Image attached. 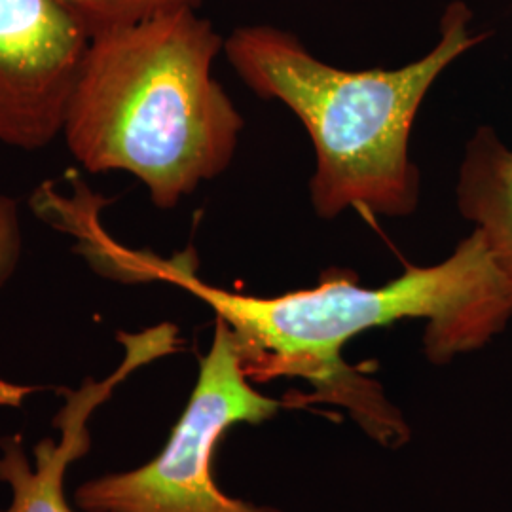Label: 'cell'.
<instances>
[{
  "mask_svg": "<svg viewBox=\"0 0 512 512\" xmlns=\"http://www.w3.org/2000/svg\"><path fill=\"white\" fill-rule=\"evenodd\" d=\"M175 327L162 325L137 336L120 334L126 344V359L105 382L88 380L78 391H67V403L55 416L54 425L61 440L42 439L35 446V465L29 463L18 437L0 442V482L12 488L8 509L0 512H74L63 492L69 463L90 450L88 420L95 408L105 403L129 372L175 348Z\"/></svg>",
  "mask_w": 512,
  "mask_h": 512,
  "instance_id": "obj_6",
  "label": "cell"
},
{
  "mask_svg": "<svg viewBox=\"0 0 512 512\" xmlns=\"http://www.w3.org/2000/svg\"><path fill=\"white\" fill-rule=\"evenodd\" d=\"M463 0L446 6L437 44L401 69L346 71L317 59L302 40L274 25H243L224 38L239 78L293 110L315 150L311 203L321 219L348 209L408 217L420 202L410 135L427 92L486 35L471 31Z\"/></svg>",
  "mask_w": 512,
  "mask_h": 512,
  "instance_id": "obj_3",
  "label": "cell"
},
{
  "mask_svg": "<svg viewBox=\"0 0 512 512\" xmlns=\"http://www.w3.org/2000/svg\"><path fill=\"white\" fill-rule=\"evenodd\" d=\"M281 403L258 393L230 327L215 317L211 348L164 450L147 465L82 484L84 512H283L224 494L215 480L217 446L239 423L270 420Z\"/></svg>",
  "mask_w": 512,
  "mask_h": 512,
  "instance_id": "obj_4",
  "label": "cell"
},
{
  "mask_svg": "<svg viewBox=\"0 0 512 512\" xmlns=\"http://www.w3.org/2000/svg\"><path fill=\"white\" fill-rule=\"evenodd\" d=\"M23 249L18 202L0 194V291L18 270Z\"/></svg>",
  "mask_w": 512,
  "mask_h": 512,
  "instance_id": "obj_9",
  "label": "cell"
},
{
  "mask_svg": "<svg viewBox=\"0 0 512 512\" xmlns=\"http://www.w3.org/2000/svg\"><path fill=\"white\" fill-rule=\"evenodd\" d=\"M90 42L65 0H0V143L38 150L63 131Z\"/></svg>",
  "mask_w": 512,
  "mask_h": 512,
  "instance_id": "obj_5",
  "label": "cell"
},
{
  "mask_svg": "<svg viewBox=\"0 0 512 512\" xmlns=\"http://www.w3.org/2000/svg\"><path fill=\"white\" fill-rule=\"evenodd\" d=\"M459 213L486 239L512 287V150L494 128L476 129L459 165Z\"/></svg>",
  "mask_w": 512,
  "mask_h": 512,
  "instance_id": "obj_7",
  "label": "cell"
},
{
  "mask_svg": "<svg viewBox=\"0 0 512 512\" xmlns=\"http://www.w3.org/2000/svg\"><path fill=\"white\" fill-rule=\"evenodd\" d=\"M95 266L112 279L165 281L194 294L234 332L251 380L304 378L321 397L349 408L385 444H399L406 425L380 385L346 365L342 351L349 340L403 319H421L427 323L425 353L444 365L490 344L512 317V287L476 228L446 260L406 268L382 287H363L351 274L330 272L315 287L293 293H230L198 277L192 253L162 258L110 236L97 243Z\"/></svg>",
  "mask_w": 512,
  "mask_h": 512,
  "instance_id": "obj_1",
  "label": "cell"
},
{
  "mask_svg": "<svg viewBox=\"0 0 512 512\" xmlns=\"http://www.w3.org/2000/svg\"><path fill=\"white\" fill-rule=\"evenodd\" d=\"M222 50L198 10L93 35L61 131L78 164L137 177L160 209L217 179L243 129L213 76Z\"/></svg>",
  "mask_w": 512,
  "mask_h": 512,
  "instance_id": "obj_2",
  "label": "cell"
},
{
  "mask_svg": "<svg viewBox=\"0 0 512 512\" xmlns=\"http://www.w3.org/2000/svg\"><path fill=\"white\" fill-rule=\"evenodd\" d=\"M88 31L101 35L114 29L131 27L148 19L175 14L181 10H200L207 0H65Z\"/></svg>",
  "mask_w": 512,
  "mask_h": 512,
  "instance_id": "obj_8",
  "label": "cell"
}]
</instances>
